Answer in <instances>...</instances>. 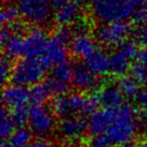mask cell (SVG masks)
I'll list each match as a JSON object with an SVG mask.
<instances>
[{"label":"cell","instance_id":"6da1fadb","mask_svg":"<svg viewBox=\"0 0 147 147\" xmlns=\"http://www.w3.org/2000/svg\"><path fill=\"white\" fill-rule=\"evenodd\" d=\"M138 111L129 103L117 108V114L112 125L105 134L114 145H124L135 138L138 131Z\"/></svg>","mask_w":147,"mask_h":147},{"label":"cell","instance_id":"7a4b0ae2","mask_svg":"<svg viewBox=\"0 0 147 147\" xmlns=\"http://www.w3.org/2000/svg\"><path fill=\"white\" fill-rule=\"evenodd\" d=\"M135 5L129 0H99L93 4V15L103 23L126 21L132 18Z\"/></svg>","mask_w":147,"mask_h":147},{"label":"cell","instance_id":"3957f363","mask_svg":"<svg viewBox=\"0 0 147 147\" xmlns=\"http://www.w3.org/2000/svg\"><path fill=\"white\" fill-rule=\"evenodd\" d=\"M49 69L39 59H20L13 65L10 82L20 86L32 87L41 83Z\"/></svg>","mask_w":147,"mask_h":147},{"label":"cell","instance_id":"277c9868","mask_svg":"<svg viewBox=\"0 0 147 147\" xmlns=\"http://www.w3.org/2000/svg\"><path fill=\"white\" fill-rule=\"evenodd\" d=\"M17 6L23 20L35 26L47 23L53 15L51 0H18Z\"/></svg>","mask_w":147,"mask_h":147},{"label":"cell","instance_id":"5b68a950","mask_svg":"<svg viewBox=\"0 0 147 147\" xmlns=\"http://www.w3.org/2000/svg\"><path fill=\"white\" fill-rule=\"evenodd\" d=\"M131 30L130 24L126 21L103 23L97 28L96 38L106 47H119L128 39Z\"/></svg>","mask_w":147,"mask_h":147},{"label":"cell","instance_id":"8992f818","mask_svg":"<svg viewBox=\"0 0 147 147\" xmlns=\"http://www.w3.org/2000/svg\"><path fill=\"white\" fill-rule=\"evenodd\" d=\"M138 53L137 42L133 39H127L110 55V73L120 78L129 71L132 59Z\"/></svg>","mask_w":147,"mask_h":147},{"label":"cell","instance_id":"52a82bcc","mask_svg":"<svg viewBox=\"0 0 147 147\" xmlns=\"http://www.w3.org/2000/svg\"><path fill=\"white\" fill-rule=\"evenodd\" d=\"M55 114L43 105H32L29 108V129L40 137L53 132L55 126Z\"/></svg>","mask_w":147,"mask_h":147},{"label":"cell","instance_id":"ba28073f","mask_svg":"<svg viewBox=\"0 0 147 147\" xmlns=\"http://www.w3.org/2000/svg\"><path fill=\"white\" fill-rule=\"evenodd\" d=\"M86 131H88V120L79 115H71L61 119L57 125L59 136L69 141L82 138Z\"/></svg>","mask_w":147,"mask_h":147},{"label":"cell","instance_id":"9c48e42d","mask_svg":"<svg viewBox=\"0 0 147 147\" xmlns=\"http://www.w3.org/2000/svg\"><path fill=\"white\" fill-rule=\"evenodd\" d=\"M117 114V108L103 107L90 115L88 119V132L92 136L105 134L112 125Z\"/></svg>","mask_w":147,"mask_h":147},{"label":"cell","instance_id":"30bf717a","mask_svg":"<svg viewBox=\"0 0 147 147\" xmlns=\"http://www.w3.org/2000/svg\"><path fill=\"white\" fill-rule=\"evenodd\" d=\"M49 37L40 27L31 28L24 36V57L40 59Z\"/></svg>","mask_w":147,"mask_h":147},{"label":"cell","instance_id":"8fae6325","mask_svg":"<svg viewBox=\"0 0 147 147\" xmlns=\"http://www.w3.org/2000/svg\"><path fill=\"white\" fill-rule=\"evenodd\" d=\"M2 102L10 110L26 107L30 103V89L16 84H7L2 91Z\"/></svg>","mask_w":147,"mask_h":147},{"label":"cell","instance_id":"7c38bea8","mask_svg":"<svg viewBox=\"0 0 147 147\" xmlns=\"http://www.w3.org/2000/svg\"><path fill=\"white\" fill-rule=\"evenodd\" d=\"M67 45L53 34L47 40L43 53L39 59L45 67L51 69L55 65L65 61L67 59Z\"/></svg>","mask_w":147,"mask_h":147},{"label":"cell","instance_id":"4fadbf2b","mask_svg":"<svg viewBox=\"0 0 147 147\" xmlns=\"http://www.w3.org/2000/svg\"><path fill=\"white\" fill-rule=\"evenodd\" d=\"M98 78L92 74L85 65L77 63L73 69L71 75V86L78 92L85 93L89 91H95L98 86Z\"/></svg>","mask_w":147,"mask_h":147},{"label":"cell","instance_id":"5bb4252c","mask_svg":"<svg viewBox=\"0 0 147 147\" xmlns=\"http://www.w3.org/2000/svg\"><path fill=\"white\" fill-rule=\"evenodd\" d=\"M97 45L94 37L89 33H80L75 34L74 38L69 45V51L75 57L85 59L97 51Z\"/></svg>","mask_w":147,"mask_h":147},{"label":"cell","instance_id":"9a60e30c","mask_svg":"<svg viewBox=\"0 0 147 147\" xmlns=\"http://www.w3.org/2000/svg\"><path fill=\"white\" fill-rule=\"evenodd\" d=\"M85 65L95 76H105L110 73V55L104 51L97 49L85 59Z\"/></svg>","mask_w":147,"mask_h":147},{"label":"cell","instance_id":"2e32d148","mask_svg":"<svg viewBox=\"0 0 147 147\" xmlns=\"http://www.w3.org/2000/svg\"><path fill=\"white\" fill-rule=\"evenodd\" d=\"M82 8L80 4L67 2L55 10L53 18L59 26H69L80 18Z\"/></svg>","mask_w":147,"mask_h":147},{"label":"cell","instance_id":"e0dca14e","mask_svg":"<svg viewBox=\"0 0 147 147\" xmlns=\"http://www.w3.org/2000/svg\"><path fill=\"white\" fill-rule=\"evenodd\" d=\"M2 47L3 55L11 61L18 59L20 57H24V36L12 34L10 38L2 45Z\"/></svg>","mask_w":147,"mask_h":147},{"label":"cell","instance_id":"ac0fdd59","mask_svg":"<svg viewBox=\"0 0 147 147\" xmlns=\"http://www.w3.org/2000/svg\"><path fill=\"white\" fill-rule=\"evenodd\" d=\"M102 104L105 107L118 108L124 104V96L116 86H106L100 91Z\"/></svg>","mask_w":147,"mask_h":147},{"label":"cell","instance_id":"d6986e66","mask_svg":"<svg viewBox=\"0 0 147 147\" xmlns=\"http://www.w3.org/2000/svg\"><path fill=\"white\" fill-rule=\"evenodd\" d=\"M116 87L122 93L124 98L127 99H135L140 92L138 83L131 76H126V75L117 78Z\"/></svg>","mask_w":147,"mask_h":147},{"label":"cell","instance_id":"ffe728a7","mask_svg":"<svg viewBox=\"0 0 147 147\" xmlns=\"http://www.w3.org/2000/svg\"><path fill=\"white\" fill-rule=\"evenodd\" d=\"M7 140L11 147H28L32 142V131L26 127H19Z\"/></svg>","mask_w":147,"mask_h":147},{"label":"cell","instance_id":"44dd1931","mask_svg":"<svg viewBox=\"0 0 147 147\" xmlns=\"http://www.w3.org/2000/svg\"><path fill=\"white\" fill-rule=\"evenodd\" d=\"M16 125L11 117V110L3 106L1 110V121H0V132L2 140L8 139L16 130Z\"/></svg>","mask_w":147,"mask_h":147},{"label":"cell","instance_id":"7402d4cb","mask_svg":"<svg viewBox=\"0 0 147 147\" xmlns=\"http://www.w3.org/2000/svg\"><path fill=\"white\" fill-rule=\"evenodd\" d=\"M74 65H71V61L65 59V61L55 65L51 67V76L55 79H59L63 82H71V75H73Z\"/></svg>","mask_w":147,"mask_h":147},{"label":"cell","instance_id":"603a6c76","mask_svg":"<svg viewBox=\"0 0 147 147\" xmlns=\"http://www.w3.org/2000/svg\"><path fill=\"white\" fill-rule=\"evenodd\" d=\"M51 94L45 83H39L30 88V103L32 105H43L51 99Z\"/></svg>","mask_w":147,"mask_h":147},{"label":"cell","instance_id":"cb8c5ba5","mask_svg":"<svg viewBox=\"0 0 147 147\" xmlns=\"http://www.w3.org/2000/svg\"><path fill=\"white\" fill-rule=\"evenodd\" d=\"M45 83L47 88H49L51 96H63V95H67V92H69V83L63 82V81H61L59 79H55L53 76L49 77V79H47Z\"/></svg>","mask_w":147,"mask_h":147},{"label":"cell","instance_id":"d4e9b609","mask_svg":"<svg viewBox=\"0 0 147 147\" xmlns=\"http://www.w3.org/2000/svg\"><path fill=\"white\" fill-rule=\"evenodd\" d=\"M20 16V12L17 5L14 4H6L2 7L0 20L2 25H9L14 21L18 20V17Z\"/></svg>","mask_w":147,"mask_h":147},{"label":"cell","instance_id":"484cf974","mask_svg":"<svg viewBox=\"0 0 147 147\" xmlns=\"http://www.w3.org/2000/svg\"><path fill=\"white\" fill-rule=\"evenodd\" d=\"M11 117L14 121L17 128L24 127L26 123H28L29 119V107H20L11 110Z\"/></svg>","mask_w":147,"mask_h":147},{"label":"cell","instance_id":"4316f807","mask_svg":"<svg viewBox=\"0 0 147 147\" xmlns=\"http://www.w3.org/2000/svg\"><path fill=\"white\" fill-rule=\"evenodd\" d=\"M129 73H130L129 76L132 77L139 85L147 83V69L136 61L132 63L130 69H129Z\"/></svg>","mask_w":147,"mask_h":147},{"label":"cell","instance_id":"83f0119b","mask_svg":"<svg viewBox=\"0 0 147 147\" xmlns=\"http://www.w3.org/2000/svg\"><path fill=\"white\" fill-rule=\"evenodd\" d=\"M0 67H1V83H2V85L4 86L8 81H10L13 65L10 59L5 57L4 55H2Z\"/></svg>","mask_w":147,"mask_h":147},{"label":"cell","instance_id":"f1b7e54d","mask_svg":"<svg viewBox=\"0 0 147 147\" xmlns=\"http://www.w3.org/2000/svg\"><path fill=\"white\" fill-rule=\"evenodd\" d=\"M132 21L138 26L147 25V1L135 10L132 16Z\"/></svg>","mask_w":147,"mask_h":147},{"label":"cell","instance_id":"f546056e","mask_svg":"<svg viewBox=\"0 0 147 147\" xmlns=\"http://www.w3.org/2000/svg\"><path fill=\"white\" fill-rule=\"evenodd\" d=\"M114 144L107 134H100L93 136L90 141V147H113Z\"/></svg>","mask_w":147,"mask_h":147},{"label":"cell","instance_id":"4dcf8cb0","mask_svg":"<svg viewBox=\"0 0 147 147\" xmlns=\"http://www.w3.org/2000/svg\"><path fill=\"white\" fill-rule=\"evenodd\" d=\"M6 26L9 27V29L11 30L12 34L22 35V33L25 32V30H26V22H25V21L16 20L11 23V24L6 25Z\"/></svg>","mask_w":147,"mask_h":147},{"label":"cell","instance_id":"1f68e13d","mask_svg":"<svg viewBox=\"0 0 147 147\" xmlns=\"http://www.w3.org/2000/svg\"><path fill=\"white\" fill-rule=\"evenodd\" d=\"M135 39L144 47H147V25L140 26L136 31Z\"/></svg>","mask_w":147,"mask_h":147},{"label":"cell","instance_id":"d6a6232c","mask_svg":"<svg viewBox=\"0 0 147 147\" xmlns=\"http://www.w3.org/2000/svg\"><path fill=\"white\" fill-rule=\"evenodd\" d=\"M135 100H136V104L139 110L147 112V90L140 91Z\"/></svg>","mask_w":147,"mask_h":147},{"label":"cell","instance_id":"836d02e7","mask_svg":"<svg viewBox=\"0 0 147 147\" xmlns=\"http://www.w3.org/2000/svg\"><path fill=\"white\" fill-rule=\"evenodd\" d=\"M135 59H136V63H138L139 65H141L147 69V47L139 49Z\"/></svg>","mask_w":147,"mask_h":147},{"label":"cell","instance_id":"e575fe53","mask_svg":"<svg viewBox=\"0 0 147 147\" xmlns=\"http://www.w3.org/2000/svg\"><path fill=\"white\" fill-rule=\"evenodd\" d=\"M12 35V32L9 29L8 26L6 25H2V29H1V33H0V41H1V45H4L9 38Z\"/></svg>","mask_w":147,"mask_h":147},{"label":"cell","instance_id":"d590c367","mask_svg":"<svg viewBox=\"0 0 147 147\" xmlns=\"http://www.w3.org/2000/svg\"><path fill=\"white\" fill-rule=\"evenodd\" d=\"M28 147H53V146L47 139L38 138V139H35V140H32V142L30 143V145Z\"/></svg>","mask_w":147,"mask_h":147},{"label":"cell","instance_id":"8d00e7d4","mask_svg":"<svg viewBox=\"0 0 147 147\" xmlns=\"http://www.w3.org/2000/svg\"><path fill=\"white\" fill-rule=\"evenodd\" d=\"M51 3L53 8L57 9L63 6V5H65V3H67V0H51Z\"/></svg>","mask_w":147,"mask_h":147},{"label":"cell","instance_id":"74e56055","mask_svg":"<svg viewBox=\"0 0 147 147\" xmlns=\"http://www.w3.org/2000/svg\"><path fill=\"white\" fill-rule=\"evenodd\" d=\"M129 1H130V2L132 3V4H134V5H139V6H140V5H142L143 3L146 2L147 0H129Z\"/></svg>","mask_w":147,"mask_h":147},{"label":"cell","instance_id":"f35d334b","mask_svg":"<svg viewBox=\"0 0 147 147\" xmlns=\"http://www.w3.org/2000/svg\"><path fill=\"white\" fill-rule=\"evenodd\" d=\"M119 147H139L137 144L133 142H130V143H127V144H124V145H120Z\"/></svg>","mask_w":147,"mask_h":147},{"label":"cell","instance_id":"ab89813d","mask_svg":"<svg viewBox=\"0 0 147 147\" xmlns=\"http://www.w3.org/2000/svg\"><path fill=\"white\" fill-rule=\"evenodd\" d=\"M138 146L139 147H147V138L143 139V140L138 144Z\"/></svg>","mask_w":147,"mask_h":147},{"label":"cell","instance_id":"60d3db41","mask_svg":"<svg viewBox=\"0 0 147 147\" xmlns=\"http://www.w3.org/2000/svg\"><path fill=\"white\" fill-rule=\"evenodd\" d=\"M67 2H71V3H76V4H81V3H83L84 1H86V0H67Z\"/></svg>","mask_w":147,"mask_h":147},{"label":"cell","instance_id":"b9f144b4","mask_svg":"<svg viewBox=\"0 0 147 147\" xmlns=\"http://www.w3.org/2000/svg\"><path fill=\"white\" fill-rule=\"evenodd\" d=\"M0 147H11L10 143L8 142V140H2V143H1V146Z\"/></svg>","mask_w":147,"mask_h":147},{"label":"cell","instance_id":"7bdbcfd3","mask_svg":"<svg viewBox=\"0 0 147 147\" xmlns=\"http://www.w3.org/2000/svg\"><path fill=\"white\" fill-rule=\"evenodd\" d=\"M65 147H84V146H82V145H80V144H75V143H71V144L67 145Z\"/></svg>","mask_w":147,"mask_h":147},{"label":"cell","instance_id":"ee69618b","mask_svg":"<svg viewBox=\"0 0 147 147\" xmlns=\"http://www.w3.org/2000/svg\"><path fill=\"white\" fill-rule=\"evenodd\" d=\"M96 1H99V0H94V2H96Z\"/></svg>","mask_w":147,"mask_h":147},{"label":"cell","instance_id":"f6af8a7d","mask_svg":"<svg viewBox=\"0 0 147 147\" xmlns=\"http://www.w3.org/2000/svg\"><path fill=\"white\" fill-rule=\"evenodd\" d=\"M146 86H147V83H146Z\"/></svg>","mask_w":147,"mask_h":147},{"label":"cell","instance_id":"bcb514c9","mask_svg":"<svg viewBox=\"0 0 147 147\" xmlns=\"http://www.w3.org/2000/svg\"><path fill=\"white\" fill-rule=\"evenodd\" d=\"M146 138H147V136H146Z\"/></svg>","mask_w":147,"mask_h":147}]
</instances>
